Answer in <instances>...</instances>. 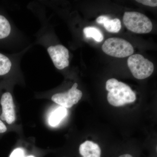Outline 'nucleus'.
Segmentation results:
<instances>
[{"label":"nucleus","mask_w":157,"mask_h":157,"mask_svg":"<svg viewBox=\"0 0 157 157\" xmlns=\"http://www.w3.org/2000/svg\"><path fill=\"white\" fill-rule=\"evenodd\" d=\"M106 89L108 91L107 101L110 105L121 107L135 102L136 95L131 87L114 78L108 79L106 83Z\"/></svg>","instance_id":"1"},{"label":"nucleus","mask_w":157,"mask_h":157,"mask_svg":"<svg viewBox=\"0 0 157 157\" xmlns=\"http://www.w3.org/2000/svg\"><path fill=\"white\" fill-rule=\"evenodd\" d=\"M123 21L128 30L138 34L148 33L152 29L151 21L140 12L128 11L124 14Z\"/></svg>","instance_id":"2"},{"label":"nucleus","mask_w":157,"mask_h":157,"mask_svg":"<svg viewBox=\"0 0 157 157\" xmlns=\"http://www.w3.org/2000/svg\"><path fill=\"white\" fill-rule=\"evenodd\" d=\"M103 52L109 56L125 58L131 56L134 52L132 44L119 38H110L104 42L102 46Z\"/></svg>","instance_id":"3"},{"label":"nucleus","mask_w":157,"mask_h":157,"mask_svg":"<svg viewBox=\"0 0 157 157\" xmlns=\"http://www.w3.org/2000/svg\"><path fill=\"white\" fill-rule=\"evenodd\" d=\"M127 63L132 75L137 79H145L149 77L154 70L153 63L140 54L132 55Z\"/></svg>","instance_id":"4"},{"label":"nucleus","mask_w":157,"mask_h":157,"mask_svg":"<svg viewBox=\"0 0 157 157\" xmlns=\"http://www.w3.org/2000/svg\"><path fill=\"white\" fill-rule=\"evenodd\" d=\"M78 84L75 83L67 92L59 93L52 96V100L56 104L65 108H70L77 104L81 99L82 93L77 89Z\"/></svg>","instance_id":"5"},{"label":"nucleus","mask_w":157,"mask_h":157,"mask_svg":"<svg viewBox=\"0 0 157 157\" xmlns=\"http://www.w3.org/2000/svg\"><path fill=\"white\" fill-rule=\"evenodd\" d=\"M47 51L57 69L62 70L69 66V50L63 45L51 46L48 47Z\"/></svg>","instance_id":"6"},{"label":"nucleus","mask_w":157,"mask_h":157,"mask_svg":"<svg viewBox=\"0 0 157 157\" xmlns=\"http://www.w3.org/2000/svg\"><path fill=\"white\" fill-rule=\"evenodd\" d=\"M0 104L2 109L0 119L11 124L15 120L14 103L11 94L9 92L4 93L1 97Z\"/></svg>","instance_id":"7"},{"label":"nucleus","mask_w":157,"mask_h":157,"mask_svg":"<svg viewBox=\"0 0 157 157\" xmlns=\"http://www.w3.org/2000/svg\"><path fill=\"white\" fill-rule=\"evenodd\" d=\"M79 152L82 157H101V149L97 144L86 140L82 144Z\"/></svg>","instance_id":"8"},{"label":"nucleus","mask_w":157,"mask_h":157,"mask_svg":"<svg viewBox=\"0 0 157 157\" xmlns=\"http://www.w3.org/2000/svg\"><path fill=\"white\" fill-rule=\"evenodd\" d=\"M67 114V110L66 108L61 106L59 107L51 114L49 118V124L52 127L56 126L66 117Z\"/></svg>","instance_id":"9"},{"label":"nucleus","mask_w":157,"mask_h":157,"mask_svg":"<svg viewBox=\"0 0 157 157\" xmlns=\"http://www.w3.org/2000/svg\"><path fill=\"white\" fill-rule=\"evenodd\" d=\"M83 33L86 38H92L97 42H102L104 35L100 30L94 27H87L83 29Z\"/></svg>","instance_id":"10"},{"label":"nucleus","mask_w":157,"mask_h":157,"mask_svg":"<svg viewBox=\"0 0 157 157\" xmlns=\"http://www.w3.org/2000/svg\"><path fill=\"white\" fill-rule=\"evenodd\" d=\"M103 25L105 29L109 33H118L121 28V21L118 18L110 19L109 17Z\"/></svg>","instance_id":"11"},{"label":"nucleus","mask_w":157,"mask_h":157,"mask_svg":"<svg viewBox=\"0 0 157 157\" xmlns=\"http://www.w3.org/2000/svg\"><path fill=\"white\" fill-rule=\"evenodd\" d=\"M11 26L7 18L0 14V39H5L10 35Z\"/></svg>","instance_id":"12"},{"label":"nucleus","mask_w":157,"mask_h":157,"mask_svg":"<svg viewBox=\"0 0 157 157\" xmlns=\"http://www.w3.org/2000/svg\"><path fill=\"white\" fill-rule=\"evenodd\" d=\"M11 63L8 57L0 53V76L6 75L11 70Z\"/></svg>","instance_id":"13"},{"label":"nucleus","mask_w":157,"mask_h":157,"mask_svg":"<svg viewBox=\"0 0 157 157\" xmlns=\"http://www.w3.org/2000/svg\"><path fill=\"white\" fill-rule=\"evenodd\" d=\"M137 2L143 4L145 6L155 7L157 6V1L156 0H137Z\"/></svg>","instance_id":"14"},{"label":"nucleus","mask_w":157,"mask_h":157,"mask_svg":"<svg viewBox=\"0 0 157 157\" xmlns=\"http://www.w3.org/2000/svg\"><path fill=\"white\" fill-rule=\"evenodd\" d=\"M9 157H25L24 152L21 149H16L11 153Z\"/></svg>","instance_id":"15"},{"label":"nucleus","mask_w":157,"mask_h":157,"mask_svg":"<svg viewBox=\"0 0 157 157\" xmlns=\"http://www.w3.org/2000/svg\"><path fill=\"white\" fill-rule=\"evenodd\" d=\"M108 18H109V17H107V16L102 15V16H99V17H98V18H97L96 21H97V23H98V24L103 25L104 22L106 21V20Z\"/></svg>","instance_id":"16"},{"label":"nucleus","mask_w":157,"mask_h":157,"mask_svg":"<svg viewBox=\"0 0 157 157\" xmlns=\"http://www.w3.org/2000/svg\"><path fill=\"white\" fill-rule=\"evenodd\" d=\"M7 131V128L2 121L0 119V134L5 133Z\"/></svg>","instance_id":"17"},{"label":"nucleus","mask_w":157,"mask_h":157,"mask_svg":"<svg viewBox=\"0 0 157 157\" xmlns=\"http://www.w3.org/2000/svg\"><path fill=\"white\" fill-rule=\"evenodd\" d=\"M119 157H133L131 155L129 154H124L120 156Z\"/></svg>","instance_id":"18"},{"label":"nucleus","mask_w":157,"mask_h":157,"mask_svg":"<svg viewBox=\"0 0 157 157\" xmlns=\"http://www.w3.org/2000/svg\"><path fill=\"white\" fill-rule=\"evenodd\" d=\"M27 157H35L33 156H28Z\"/></svg>","instance_id":"19"}]
</instances>
